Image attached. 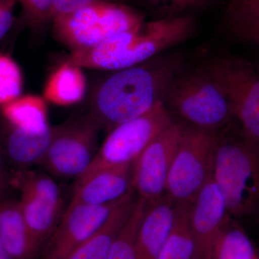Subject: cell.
Wrapping results in <instances>:
<instances>
[{
    "mask_svg": "<svg viewBox=\"0 0 259 259\" xmlns=\"http://www.w3.org/2000/svg\"><path fill=\"white\" fill-rule=\"evenodd\" d=\"M175 206L166 194L148 204L138 233L136 259H157L173 226Z\"/></svg>",
    "mask_w": 259,
    "mask_h": 259,
    "instance_id": "obj_16",
    "label": "cell"
},
{
    "mask_svg": "<svg viewBox=\"0 0 259 259\" xmlns=\"http://www.w3.org/2000/svg\"><path fill=\"white\" fill-rule=\"evenodd\" d=\"M17 172L0 144V200L10 197L12 191L15 190L14 180Z\"/></svg>",
    "mask_w": 259,
    "mask_h": 259,
    "instance_id": "obj_28",
    "label": "cell"
},
{
    "mask_svg": "<svg viewBox=\"0 0 259 259\" xmlns=\"http://www.w3.org/2000/svg\"><path fill=\"white\" fill-rule=\"evenodd\" d=\"M184 69L185 59L180 54H161L141 64L115 71L95 89L88 111L102 128L111 131L162 102L170 82Z\"/></svg>",
    "mask_w": 259,
    "mask_h": 259,
    "instance_id": "obj_1",
    "label": "cell"
},
{
    "mask_svg": "<svg viewBox=\"0 0 259 259\" xmlns=\"http://www.w3.org/2000/svg\"><path fill=\"white\" fill-rule=\"evenodd\" d=\"M191 203L176 204L171 231L157 259H192L194 241L191 228Z\"/></svg>",
    "mask_w": 259,
    "mask_h": 259,
    "instance_id": "obj_22",
    "label": "cell"
},
{
    "mask_svg": "<svg viewBox=\"0 0 259 259\" xmlns=\"http://www.w3.org/2000/svg\"><path fill=\"white\" fill-rule=\"evenodd\" d=\"M22 8L21 25L34 35H41L53 20V0H17Z\"/></svg>",
    "mask_w": 259,
    "mask_h": 259,
    "instance_id": "obj_25",
    "label": "cell"
},
{
    "mask_svg": "<svg viewBox=\"0 0 259 259\" xmlns=\"http://www.w3.org/2000/svg\"><path fill=\"white\" fill-rule=\"evenodd\" d=\"M15 190L21 192L22 210L32 236L41 248L60 222L62 197L54 177L44 171H18Z\"/></svg>",
    "mask_w": 259,
    "mask_h": 259,
    "instance_id": "obj_10",
    "label": "cell"
},
{
    "mask_svg": "<svg viewBox=\"0 0 259 259\" xmlns=\"http://www.w3.org/2000/svg\"><path fill=\"white\" fill-rule=\"evenodd\" d=\"M124 0H53V19L69 14L76 10L104 2L123 3Z\"/></svg>",
    "mask_w": 259,
    "mask_h": 259,
    "instance_id": "obj_30",
    "label": "cell"
},
{
    "mask_svg": "<svg viewBox=\"0 0 259 259\" xmlns=\"http://www.w3.org/2000/svg\"><path fill=\"white\" fill-rule=\"evenodd\" d=\"M135 194L112 211L106 222L65 259H107L112 245L136 204Z\"/></svg>",
    "mask_w": 259,
    "mask_h": 259,
    "instance_id": "obj_18",
    "label": "cell"
},
{
    "mask_svg": "<svg viewBox=\"0 0 259 259\" xmlns=\"http://www.w3.org/2000/svg\"><path fill=\"white\" fill-rule=\"evenodd\" d=\"M229 216L222 192L212 176L191 202L190 225L194 241L192 259H211L214 240Z\"/></svg>",
    "mask_w": 259,
    "mask_h": 259,
    "instance_id": "obj_13",
    "label": "cell"
},
{
    "mask_svg": "<svg viewBox=\"0 0 259 259\" xmlns=\"http://www.w3.org/2000/svg\"><path fill=\"white\" fill-rule=\"evenodd\" d=\"M102 129L88 111L55 126L49 148L37 166L53 177L77 180L96 156Z\"/></svg>",
    "mask_w": 259,
    "mask_h": 259,
    "instance_id": "obj_7",
    "label": "cell"
},
{
    "mask_svg": "<svg viewBox=\"0 0 259 259\" xmlns=\"http://www.w3.org/2000/svg\"><path fill=\"white\" fill-rule=\"evenodd\" d=\"M185 124L175 120L133 163L132 188L148 204L166 194L168 174Z\"/></svg>",
    "mask_w": 259,
    "mask_h": 259,
    "instance_id": "obj_11",
    "label": "cell"
},
{
    "mask_svg": "<svg viewBox=\"0 0 259 259\" xmlns=\"http://www.w3.org/2000/svg\"><path fill=\"white\" fill-rule=\"evenodd\" d=\"M194 30L195 20L190 15L145 21L98 47L71 52L68 61L81 68L118 71L144 63L186 41Z\"/></svg>",
    "mask_w": 259,
    "mask_h": 259,
    "instance_id": "obj_2",
    "label": "cell"
},
{
    "mask_svg": "<svg viewBox=\"0 0 259 259\" xmlns=\"http://www.w3.org/2000/svg\"><path fill=\"white\" fill-rule=\"evenodd\" d=\"M221 87L243 134L259 146V70L233 55L214 57L199 69Z\"/></svg>",
    "mask_w": 259,
    "mask_h": 259,
    "instance_id": "obj_8",
    "label": "cell"
},
{
    "mask_svg": "<svg viewBox=\"0 0 259 259\" xmlns=\"http://www.w3.org/2000/svg\"><path fill=\"white\" fill-rule=\"evenodd\" d=\"M217 139L218 132L185 124L167 180L175 203L192 202L213 176Z\"/></svg>",
    "mask_w": 259,
    "mask_h": 259,
    "instance_id": "obj_6",
    "label": "cell"
},
{
    "mask_svg": "<svg viewBox=\"0 0 259 259\" xmlns=\"http://www.w3.org/2000/svg\"><path fill=\"white\" fill-rule=\"evenodd\" d=\"M1 115L10 125L28 132L42 134L51 128L45 101L34 95L20 97L3 105Z\"/></svg>",
    "mask_w": 259,
    "mask_h": 259,
    "instance_id": "obj_20",
    "label": "cell"
},
{
    "mask_svg": "<svg viewBox=\"0 0 259 259\" xmlns=\"http://www.w3.org/2000/svg\"><path fill=\"white\" fill-rule=\"evenodd\" d=\"M231 218H227L218 232L211 259H259L250 238Z\"/></svg>",
    "mask_w": 259,
    "mask_h": 259,
    "instance_id": "obj_23",
    "label": "cell"
},
{
    "mask_svg": "<svg viewBox=\"0 0 259 259\" xmlns=\"http://www.w3.org/2000/svg\"><path fill=\"white\" fill-rule=\"evenodd\" d=\"M82 68L66 61L51 75L44 90L48 101L61 105L81 102L86 92V79Z\"/></svg>",
    "mask_w": 259,
    "mask_h": 259,
    "instance_id": "obj_19",
    "label": "cell"
},
{
    "mask_svg": "<svg viewBox=\"0 0 259 259\" xmlns=\"http://www.w3.org/2000/svg\"><path fill=\"white\" fill-rule=\"evenodd\" d=\"M144 22V15L125 3L104 2L56 17L51 26L56 40L74 52L98 47Z\"/></svg>",
    "mask_w": 259,
    "mask_h": 259,
    "instance_id": "obj_5",
    "label": "cell"
},
{
    "mask_svg": "<svg viewBox=\"0 0 259 259\" xmlns=\"http://www.w3.org/2000/svg\"><path fill=\"white\" fill-rule=\"evenodd\" d=\"M148 204L137 197L128 219L112 245L107 259H136V241L138 233Z\"/></svg>",
    "mask_w": 259,
    "mask_h": 259,
    "instance_id": "obj_24",
    "label": "cell"
},
{
    "mask_svg": "<svg viewBox=\"0 0 259 259\" xmlns=\"http://www.w3.org/2000/svg\"><path fill=\"white\" fill-rule=\"evenodd\" d=\"M54 127L42 134H34L10 125L3 118L0 124V144L12 166L17 171L38 165L47 152Z\"/></svg>",
    "mask_w": 259,
    "mask_h": 259,
    "instance_id": "obj_15",
    "label": "cell"
},
{
    "mask_svg": "<svg viewBox=\"0 0 259 259\" xmlns=\"http://www.w3.org/2000/svg\"><path fill=\"white\" fill-rule=\"evenodd\" d=\"M17 3V0H0V42L9 35L15 25H21L20 18L14 14Z\"/></svg>",
    "mask_w": 259,
    "mask_h": 259,
    "instance_id": "obj_29",
    "label": "cell"
},
{
    "mask_svg": "<svg viewBox=\"0 0 259 259\" xmlns=\"http://www.w3.org/2000/svg\"><path fill=\"white\" fill-rule=\"evenodd\" d=\"M213 179L231 217L259 213V146L233 122L218 132Z\"/></svg>",
    "mask_w": 259,
    "mask_h": 259,
    "instance_id": "obj_3",
    "label": "cell"
},
{
    "mask_svg": "<svg viewBox=\"0 0 259 259\" xmlns=\"http://www.w3.org/2000/svg\"><path fill=\"white\" fill-rule=\"evenodd\" d=\"M133 163L110 166L76 180L69 205L101 206L128 195L132 188Z\"/></svg>",
    "mask_w": 259,
    "mask_h": 259,
    "instance_id": "obj_14",
    "label": "cell"
},
{
    "mask_svg": "<svg viewBox=\"0 0 259 259\" xmlns=\"http://www.w3.org/2000/svg\"><path fill=\"white\" fill-rule=\"evenodd\" d=\"M0 238L13 259H35L40 248L29 229L20 200H0Z\"/></svg>",
    "mask_w": 259,
    "mask_h": 259,
    "instance_id": "obj_17",
    "label": "cell"
},
{
    "mask_svg": "<svg viewBox=\"0 0 259 259\" xmlns=\"http://www.w3.org/2000/svg\"><path fill=\"white\" fill-rule=\"evenodd\" d=\"M147 8L161 15V18L185 15L190 10L203 8L212 0H141Z\"/></svg>",
    "mask_w": 259,
    "mask_h": 259,
    "instance_id": "obj_27",
    "label": "cell"
},
{
    "mask_svg": "<svg viewBox=\"0 0 259 259\" xmlns=\"http://www.w3.org/2000/svg\"><path fill=\"white\" fill-rule=\"evenodd\" d=\"M135 194L101 206L69 205L47 243L42 259H65L90 238L110 217L112 211Z\"/></svg>",
    "mask_w": 259,
    "mask_h": 259,
    "instance_id": "obj_12",
    "label": "cell"
},
{
    "mask_svg": "<svg viewBox=\"0 0 259 259\" xmlns=\"http://www.w3.org/2000/svg\"><path fill=\"white\" fill-rule=\"evenodd\" d=\"M0 259H13L5 248L1 238H0Z\"/></svg>",
    "mask_w": 259,
    "mask_h": 259,
    "instance_id": "obj_31",
    "label": "cell"
},
{
    "mask_svg": "<svg viewBox=\"0 0 259 259\" xmlns=\"http://www.w3.org/2000/svg\"><path fill=\"white\" fill-rule=\"evenodd\" d=\"M23 81L18 65L9 56L0 54V106L20 97Z\"/></svg>",
    "mask_w": 259,
    "mask_h": 259,
    "instance_id": "obj_26",
    "label": "cell"
},
{
    "mask_svg": "<svg viewBox=\"0 0 259 259\" xmlns=\"http://www.w3.org/2000/svg\"><path fill=\"white\" fill-rule=\"evenodd\" d=\"M256 67L258 68V69L259 70V62L258 64L256 65Z\"/></svg>",
    "mask_w": 259,
    "mask_h": 259,
    "instance_id": "obj_32",
    "label": "cell"
},
{
    "mask_svg": "<svg viewBox=\"0 0 259 259\" xmlns=\"http://www.w3.org/2000/svg\"><path fill=\"white\" fill-rule=\"evenodd\" d=\"M223 22L232 36L259 47V0H227Z\"/></svg>",
    "mask_w": 259,
    "mask_h": 259,
    "instance_id": "obj_21",
    "label": "cell"
},
{
    "mask_svg": "<svg viewBox=\"0 0 259 259\" xmlns=\"http://www.w3.org/2000/svg\"><path fill=\"white\" fill-rule=\"evenodd\" d=\"M175 120L163 102H160L144 115L115 126L109 131L93 163L77 180L102 168L134 163Z\"/></svg>",
    "mask_w": 259,
    "mask_h": 259,
    "instance_id": "obj_9",
    "label": "cell"
},
{
    "mask_svg": "<svg viewBox=\"0 0 259 259\" xmlns=\"http://www.w3.org/2000/svg\"><path fill=\"white\" fill-rule=\"evenodd\" d=\"M162 102L175 120L213 132H219L236 119L226 93L199 69H184L177 74Z\"/></svg>",
    "mask_w": 259,
    "mask_h": 259,
    "instance_id": "obj_4",
    "label": "cell"
}]
</instances>
